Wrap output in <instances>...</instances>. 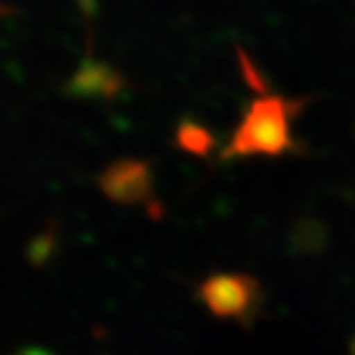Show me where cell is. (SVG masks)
<instances>
[{
    "instance_id": "obj_1",
    "label": "cell",
    "mask_w": 355,
    "mask_h": 355,
    "mask_svg": "<svg viewBox=\"0 0 355 355\" xmlns=\"http://www.w3.org/2000/svg\"><path fill=\"white\" fill-rule=\"evenodd\" d=\"M291 146L288 113L282 99L266 97L254 102L243 125L233 137L231 150L236 155H277Z\"/></svg>"
},
{
    "instance_id": "obj_2",
    "label": "cell",
    "mask_w": 355,
    "mask_h": 355,
    "mask_svg": "<svg viewBox=\"0 0 355 355\" xmlns=\"http://www.w3.org/2000/svg\"><path fill=\"white\" fill-rule=\"evenodd\" d=\"M205 300L219 314H238L250 302V284L243 277H212L203 286Z\"/></svg>"
}]
</instances>
